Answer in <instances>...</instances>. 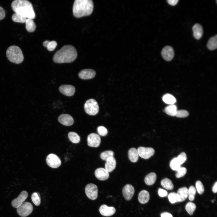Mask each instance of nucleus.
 Here are the masks:
<instances>
[{
    "label": "nucleus",
    "instance_id": "obj_15",
    "mask_svg": "<svg viewBox=\"0 0 217 217\" xmlns=\"http://www.w3.org/2000/svg\"><path fill=\"white\" fill-rule=\"evenodd\" d=\"M95 71L92 69H85L81 70L79 73V77L84 80L90 79L93 78L95 76Z\"/></svg>",
    "mask_w": 217,
    "mask_h": 217
},
{
    "label": "nucleus",
    "instance_id": "obj_38",
    "mask_svg": "<svg viewBox=\"0 0 217 217\" xmlns=\"http://www.w3.org/2000/svg\"><path fill=\"white\" fill-rule=\"evenodd\" d=\"M176 171V177L178 178H179L184 176L186 174L187 169L185 167H180Z\"/></svg>",
    "mask_w": 217,
    "mask_h": 217
},
{
    "label": "nucleus",
    "instance_id": "obj_13",
    "mask_svg": "<svg viewBox=\"0 0 217 217\" xmlns=\"http://www.w3.org/2000/svg\"><path fill=\"white\" fill-rule=\"evenodd\" d=\"M134 187L131 185L127 184L122 189V193L124 198L127 200L131 199L134 193Z\"/></svg>",
    "mask_w": 217,
    "mask_h": 217
},
{
    "label": "nucleus",
    "instance_id": "obj_36",
    "mask_svg": "<svg viewBox=\"0 0 217 217\" xmlns=\"http://www.w3.org/2000/svg\"><path fill=\"white\" fill-rule=\"evenodd\" d=\"M180 164L177 160L176 158L173 159L170 163L171 168L174 171L177 170L180 167Z\"/></svg>",
    "mask_w": 217,
    "mask_h": 217
},
{
    "label": "nucleus",
    "instance_id": "obj_27",
    "mask_svg": "<svg viewBox=\"0 0 217 217\" xmlns=\"http://www.w3.org/2000/svg\"><path fill=\"white\" fill-rule=\"evenodd\" d=\"M164 111L168 115L171 116H175L177 111V107L174 105H170L166 107Z\"/></svg>",
    "mask_w": 217,
    "mask_h": 217
},
{
    "label": "nucleus",
    "instance_id": "obj_23",
    "mask_svg": "<svg viewBox=\"0 0 217 217\" xmlns=\"http://www.w3.org/2000/svg\"><path fill=\"white\" fill-rule=\"evenodd\" d=\"M129 160L133 162H136L138 160L139 155L137 149L134 148L130 149L128 152Z\"/></svg>",
    "mask_w": 217,
    "mask_h": 217
},
{
    "label": "nucleus",
    "instance_id": "obj_33",
    "mask_svg": "<svg viewBox=\"0 0 217 217\" xmlns=\"http://www.w3.org/2000/svg\"><path fill=\"white\" fill-rule=\"evenodd\" d=\"M196 206L193 203L191 202L188 203L186 205L185 209L187 212L190 215L193 214L196 209Z\"/></svg>",
    "mask_w": 217,
    "mask_h": 217
},
{
    "label": "nucleus",
    "instance_id": "obj_26",
    "mask_svg": "<svg viewBox=\"0 0 217 217\" xmlns=\"http://www.w3.org/2000/svg\"><path fill=\"white\" fill-rule=\"evenodd\" d=\"M156 179V174L154 172H151L148 174L146 176L144 179V181L147 185H151L155 183Z\"/></svg>",
    "mask_w": 217,
    "mask_h": 217
},
{
    "label": "nucleus",
    "instance_id": "obj_34",
    "mask_svg": "<svg viewBox=\"0 0 217 217\" xmlns=\"http://www.w3.org/2000/svg\"><path fill=\"white\" fill-rule=\"evenodd\" d=\"M32 201L34 204L36 206H39L41 202V199L40 194L39 193L34 192L31 195Z\"/></svg>",
    "mask_w": 217,
    "mask_h": 217
},
{
    "label": "nucleus",
    "instance_id": "obj_18",
    "mask_svg": "<svg viewBox=\"0 0 217 217\" xmlns=\"http://www.w3.org/2000/svg\"><path fill=\"white\" fill-rule=\"evenodd\" d=\"M95 175L98 179L101 181L105 180L109 177L108 172L105 168H102L96 169L95 171Z\"/></svg>",
    "mask_w": 217,
    "mask_h": 217
},
{
    "label": "nucleus",
    "instance_id": "obj_5",
    "mask_svg": "<svg viewBox=\"0 0 217 217\" xmlns=\"http://www.w3.org/2000/svg\"><path fill=\"white\" fill-rule=\"evenodd\" d=\"M84 108L87 114L91 115H96L99 111V106L97 102L93 99L86 101L84 105Z\"/></svg>",
    "mask_w": 217,
    "mask_h": 217
},
{
    "label": "nucleus",
    "instance_id": "obj_10",
    "mask_svg": "<svg viewBox=\"0 0 217 217\" xmlns=\"http://www.w3.org/2000/svg\"><path fill=\"white\" fill-rule=\"evenodd\" d=\"M87 141L89 146L96 147L99 146L100 143L101 138L98 134L92 133L88 136Z\"/></svg>",
    "mask_w": 217,
    "mask_h": 217
},
{
    "label": "nucleus",
    "instance_id": "obj_24",
    "mask_svg": "<svg viewBox=\"0 0 217 217\" xmlns=\"http://www.w3.org/2000/svg\"><path fill=\"white\" fill-rule=\"evenodd\" d=\"M26 30L29 32H34L36 28V25L33 19L27 18L25 22Z\"/></svg>",
    "mask_w": 217,
    "mask_h": 217
},
{
    "label": "nucleus",
    "instance_id": "obj_48",
    "mask_svg": "<svg viewBox=\"0 0 217 217\" xmlns=\"http://www.w3.org/2000/svg\"><path fill=\"white\" fill-rule=\"evenodd\" d=\"M217 182L216 181L215 183L212 188V192L215 193H216L217 190Z\"/></svg>",
    "mask_w": 217,
    "mask_h": 217
},
{
    "label": "nucleus",
    "instance_id": "obj_6",
    "mask_svg": "<svg viewBox=\"0 0 217 217\" xmlns=\"http://www.w3.org/2000/svg\"><path fill=\"white\" fill-rule=\"evenodd\" d=\"M17 209L18 214L20 216L25 217L28 215L32 212L33 206L30 203L26 202H23Z\"/></svg>",
    "mask_w": 217,
    "mask_h": 217
},
{
    "label": "nucleus",
    "instance_id": "obj_46",
    "mask_svg": "<svg viewBox=\"0 0 217 217\" xmlns=\"http://www.w3.org/2000/svg\"><path fill=\"white\" fill-rule=\"evenodd\" d=\"M168 3L170 5L172 6L176 5L178 2V0H168L167 1Z\"/></svg>",
    "mask_w": 217,
    "mask_h": 217
},
{
    "label": "nucleus",
    "instance_id": "obj_22",
    "mask_svg": "<svg viewBox=\"0 0 217 217\" xmlns=\"http://www.w3.org/2000/svg\"><path fill=\"white\" fill-rule=\"evenodd\" d=\"M149 199V194L146 190H143L139 193L138 199L139 202L142 204H145L148 202Z\"/></svg>",
    "mask_w": 217,
    "mask_h": 217
},
{
    "label": "nucleus",
    "instance_id": "obj_29",
    "mask_svg": "<svg viewBox=\"0 0 217 217\" xmlns=\"http://www.w3.org/2000/svg\"><path fill=\"white\" fill-rule=\"evenodd\" d=\"M161 185L168 190H172L173 189L174 185L172 181L168 178L163 179L161 181Z\"/></svg>",
    "mask_w": 217,
    "mask_h": 217
},
{
    "label": "nucleus",
    "instance_id": "obj_25",
    "mask_svg": "<svg viewBox=\"0 0 217 217\" xmlns=\"http://www.w3.org/2000/svg\"><path fill=\"white\" fill-rule=\"evenodd\" d=\"M207 47L211 50L216 49L217 48V35L211 37L208 40Z\"/></svg>",
    "mask_w": 217,
    "mask_h": 217
},
{
    "label": "nucleus",
    "instance_id": "obj_31",
    "mask_svg": "<svg viewBox=\"0 0 217 217\" xmlns=\"http://www.w3.org/2000/svg\"><path fill=\"white\" fill-rule=\"evenodd\" d=\"M68 136L70 141L73 143H77L80 141V137L75 132H69L68 134Z\"/></svg>",
    "mask_w": 217,
    "mask_h": 217
},
{
    "label": "nucleus",
    "instance_id": "obj_47",
    "mask_svg": "<svg viewBox=\"0 0 217 217\" xmlns=\"http://www.w3.org/2000/svg\"><path fill=\"white\" fill-rule=\"evenodd\" d=\"M161 217H173L171 214L167 212L162 213L161 214Z\"/></svg>",
    "mask_w": 217,
    "mask_h": 217
},
{
    "label": "nucleus",
    "instance_id": "obj_17",
    "mask_svg": "<svg viewBox=\"0 0 217 217\" xmlns=\"http://www.w3.org/2000/svg\"><path fill=\"white\" fill-rule=\"evenodd\" d=\"M58 121L61 124L65 126H71L74 122V119L71 116L67 114H63L59 116Z\"/></svg>",
    "mask_w": 217,
    "mask_h": 217
},
{
    "label": "nucleus",
    "instance_id": "obj_12",
    "mask_svg": "<svg viewBox=\"0 0 217 217\" xmlns=\"http://www.w3.org/2000/svg\"><path fill=\"white\" fill-rule=\"evenodd\" d=\"M28 196V194L27 191H22L17 198L12 200L11 202L12 206L14 208H17L24 202Z\"/></svg>",
    "mask_w": 217,
    "mask_h": 217
},
{
    "label": "nucleus",
    "instance_id": "obj_39",
    "mask_svg": "<svg viewBox=\"0 0 217 217\" xmlns=\"http://www.w3.org/2000/svg\"><path fill=\"white\" fill-rule=\"evenodd\" d=\"M168 199L171 203L178 202L177 194L176 193L172 192L170 193L168 195Z\"/></svg>",
    "mask_w": 217,
    "mask_h": 217
},
{
    "label": "nucleus",
    "instance_id": "obj_32",
    "mask_svg": "<svg viewBox=\"0 0 217 217\" xmlns=\"http://www.w3.org/2000/svg\"><path fill=\"white\" fill-rule=\"evenodd\" d=\"M27 18L23 17L20 14L16 13H14L12 16V20L17 23H24Z\"/></svg>",
    "mask_w": 217,
    "mask_h": 217
},
{
    "label": "nucleus",
    "instance_id": "obj_37",
    "mask_svg": "<svg viewBox=\"0 0 217 217\" xmlns=\"http://www.w3.org/2000/svg\"><path fill=\"white\" fill-rule=\"evenodd\" d=\"M196 192V189L194 186H191L189 187L188 190V196L189 199L190 201L194 200Z\"/></svg>",
    "mask_w": 217,
    "mask_h": 217
},
{
    "label": "nucleus",
    "instance_id": "obj_45",
    "mask_svg": "<svg viewBox=\"0 0 217 217\" xmlns=\"http://www.w3.org/2000/svg\"><path fill=\"white\" fill-rule=\"evenodd\" d=\"M5 13L4 9L0 6V20L3 19L5 17Z\"/></svg>",
    "mask_w": 217,
    "mask_h": 217
},
{
    "label": "nucleus",
    "instance_id": "obj_1",
    "mask_svg": "<svg viewBox=\"0 0 217 217\" xmlns=\"http://www.w3.org/2000/svg\"><path fill=\"white\" fill-rule=\"evenodd\" d=\"M77 55V50L74 47L70 45H65L55 53L53 60L58 63H71L76 59Z\"/></svg>",
    "mask_w": 217,
    "mask_h": 217
},
{
    "label": "nucleus",
    "instance_id": "obj_3",
    "mask_svg": "<svg viewBox=\"0 0 217 217\" xmlns=\"http://www.w3.org/2000/svg\"><path fill=\"white\" fill-rule=\"evenodd\" d=\"M93 8V3L91 0H75L73 7V14L77 18L89 16L92 13Z\"/></svg>",
    "mask_w": 217,
    "mask_h": 217
},
{
    "label": "nucleus",
    "instance_id": "obj_43",
    "mask_svg": "<svg viewBox=\"0 0 217 217\" xmlns=\"http://www.w3.org/2000/svg\"><path fill=\"white\" fill-rule=\"evenodd\" d=\"M97 130L99 134L102 136H106L108 133L107 129L103 126H99L97 128Z\"/></svg>",
    "mask_w": 217,
    "mask_h": 217
},
{
    "label": "nucleus",
    "instance_id": "obj_16",
    "mask_svg": "<svg viewBox=\"0 0 217 217\" xmlns=\"http://www.w3.org/2000/svg\"><path fill=\"white\" fill-rule=\"evenodd\" d=\"M99 211L102 215L109 216L113 215L115 213L116 210L113 207H108L105 204H103L100 206Z\"/></svg>",
    "mask_w": 217,
    "mask_h": 217
},
{
    "label": "nucleus",
    "instance_id": "obj_8",
    "mask_svg": "<svg viewBox=\"0 0 217 217\" xmlns=\"http://www.w3.org/2000/svg\"><path fill=\"white\" fill-rule=\"evenodd\" d=\"M47 165L53 168H56L60 166L61 164L60 159L56 155L51 153L49 154L46 158Z\"/></svg>",
    "mask_w": 217,
    "mask_h": 217
},
{
    "label": "nucleus",
    "instance_id": "obj_35",
    "mask_svg": "<svg viewBox=\"0 0 217 217\" xmlns=\"http://www.w3.org/2000/svg\"><path fill=\"white\" fill-rule=\"evenodd\" d=\"M114 152L111 150H107L104 151L100 154V157L102 160L106 161L109 158L113 157Z\"/></svg>",
    "mask_w": 217,
    "mask_h": 217
},
{
    "label": "nucleus",
    "instance_id": "obj_42",
    "mask_svg": "<svg viewBox=\"0 0 217 217\" xmlns=\"http://www.w3.org/2000/svg\"><path fill=\"white\" fill-rule=\"evenodd\" d=\"M189 115L188 112L184 110H180L177 111L175 116L178 118H185Z\"/></svg>",
    "mask_w": 217,
    "mask_h": 217
},
{
    "label": "nucleus",
    "instance_id": "obj_2",
    "mask_svg": "<svg viewBox=\"0 0 217 217\" xmlns=\"http://www.w3.org/2000/svg\"><path fill=\"white\" fill-rule=\"evenodd\" d=\"M11 6L15 13L28 18L34 19L35 14L32 3L27 0H15L11 3Z\"/></svg>",
    "mask_w": 217,
    "mask_h": 217
},
{
    "label": "nucleus",
    "instance_id": "obj_7",
    "mask_svg": "<svg viewBox=\"0 0 217 217\" xmlns=\"http://www.w3.org/2000/svg\"><path fill=\"white\" fill-rule=\"evenodd\" d=\"M86 195L92 200L96 199L98 196V188L97 186L93 184H89L86 185L85 188Z\"/></svg>",
    "mask_w": 217,
    "mask_h": 217
},
{
    "label": "nucleus",
    "instance_id": "obj_44",
    "mask_svg": "<svg viewBox=\"0 0 217 217\" xmlns=\"http://www.w3.org/2000/svg\"><path fill=\"white\" fill-rule=\"evenodd\" d=\"M158 192L159 195L161 197H166L168 194L166 191L160 188L159 189Z\"/></svg>",
    "mask_w": 217,
    "mask_h": 217
},
{
    "label": "nucleus",
    "instance_id": "obj_30",
    "mask_svg": "<svg viewBox=\"0 0 217 217\" xmlns=\"http://www.w3.org/2000/svg\"><path fill=\"white\" fill-rule=\"evenodd\" d=\"M43 45L47 48L48 50L52 51H53L57 45V43L55 41H49L48 40H46L43 42Z\"/></svg>",
    "mask_w": 217,
    "mask_h": 217
},
{
    "label": "nucleus",
    "instance_id": "obj_14",
    "mask_svg": "<svg viewBox=\"0 0 217 217\" xmlns=\"http://www.w3.org/2000/svg\"><path fill=\"white\" fill-rule=\"evenodd\" d=\"M60 92L62 94L68 96H72L75 92V88L71 85H63L59 88Z\"/></svg>",
    "mask_w": 217,
    "mask_h": 217
},
{
    "label": "nucleus",
    "instance_id": "obj_9",
    "mask_svg": "<svg viewBox=\"0 0 217 217\" xmlns=\"http://www.w3.org/2000/svg\"><path fill=\"white\" fill-rule=\"evenodd\" d=\"M139 156L145 159H147L153 156L155 153L154 149L151 147H139L137 149Z\"/></svg>",
    "mask_w": 217,
    "mask_h": 217
},
{
    "label": "nucleus",
    "instance_id": "obj_11",
    "mask_svg": "<svg viewBox=\"0 0 217 217\" xmlns=\"http://www.w3.org/2000/svg\"><path fill=\"white\" fill-rule=\"evenodd\" d=\"M161 55L165 60L167 61H171L174 56V49L170 46H166L162 49L161 52Z\"/></svg>",
    "mask_w": 217,
    "mask_h": 217
},
{
    "label": "nucleus",
    "instance_id": "obj_41",
    "mask_svg": "<svg viewBox=\"0 0 217 217\" xmlns=\"http://www.w3.org/2000/svg\"><path fill=\"white\" fill-rule=\"evenodd\" d=\"M187 156L184 152L181 153L176 158V159L180 165L184 163L187 160Z\"/></svg>",
    "mask_w": 217,
    "mask_h": 217
},
{
    "label": "nucleus",
    "instance_id": "obj_4",
    "mask_svg": "<svg viewBox=\"0 0 217 217\" xmlns=\"http://www.w3.org/2000/svg\"><path fill=\"white\" fill-rule=\"evenodd\" d=\"M6 54L8 60L14 63H20L24 60L22 52L17 46H12L8 47L6 51Z\"/></svg>",
    "mask_w": 217,
    "mask_h": 217
},
{
    "label": "nucleus",
    "instance_id": "obj_28",
    "mask_svg": "<svg viewBox=\"0 0 217 217\" xmlns=\"http://www.w3.org/2000/svg\"><path fill=\"white\" fill-rule=\"evenodd\" d=\"M162 99L164 102L169 105L174 104L176 101L175 98L173 95L169 94L164 95Z\"/></svg>",
    "mask_w": 217,
    "mask_h": 217
},
{
    "label": "nucleus",
    "instance_id": "obj_20",
    "mask_svg": "<svg viewBox=\"0 0 217 217\" xmlns=\"http://www.w3.org/2000/svg\"><path fill=\"white\" fill-rule=\"evenodd\" d=\"M193 36L197 39H200L203 34V28L200 24H196L192 27Z\"/></svg>",
    "mask_w": 217,
    "mask_h": 217
},
{
    "label": "nucleus",
    "instance_id": "obj_19",
    "mask_svg": "<svg viewBox=\"0 0 217 217\" xmlns=\"http://www.w3.org/2000/svg\"><path fill=\"white\" fill-rule=\"evenodd\" d=\"M177 194L178 202H182L187 198L188 196V189L185 187L180 188Z\"/></svg>",
    "mask_w": 217,
    "mask_h": 217
},
{
    "label": "nucleus",
    "instance_id": "obj_40",
    "mask_svg": "<svg viewBox=\"0 0 217 217\" xmlns=\"http://www.w3.org/2000/svg\"><path fill=\"white\" fill-rule=\"evenodd\" d=\"M196 187L197 190L199 194H201L203 193L204 191V187L200 181H198L196 182Z\"/></svg>",
    "mask_w": 217,
    "mask_h": 217
},
{
    "label": "nucleus",
    "instance_id": "obj_21",
    "mask_svg": "<svg viewBox=\"0 0 217 217\" xmlns=\"http://www.w3.org/2000/svg\"><path fill=\"white\" fill-rule=\"evenodd\" d=\"M105 164V169L109 173L112 172L115 168L116 161L113 157L109 158L106 161Z\"/></svg>",
    "mask_w": 217,
    "mask_h": 217
}]
</instances>
